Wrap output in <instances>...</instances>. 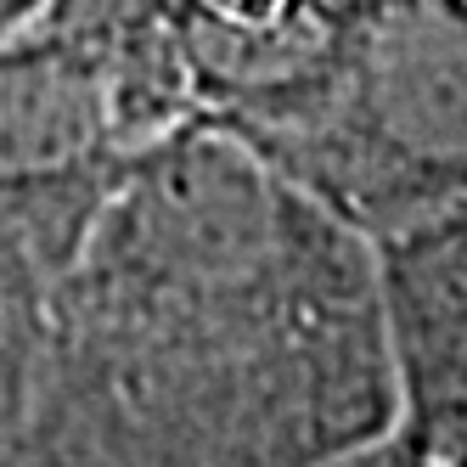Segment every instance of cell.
I'll list each match as a JSON object with an SVG mask.
<instances>
[{"label": "cell", "mask_w": 467, "mask_h": 467, "mask_svg": "<svg viewBox=\"0 0 467 467\" xmlns=\"http://www.w3.org/2000/svg\"><path fill=\"white\" fill-rule=\"evenodd\" d=\"M394 428L372 237L192 113L46 287L23 445L62 462H366Z\"/></svg>", "instance_id": "6da1fadb"}, {"label": "cell", "mask_w": 467, "mask_h": 467, "mask_svg": "<svg viewBox=\"0 0 467 467\" xmlns=\"http://www.w3.org/2000/svg\"><path fill=\"white\" fill-rule=\"evenodd\" d=\"M192 102L366 237L467 197V0H298L276 23L186 6Z\"/></svg>", "instance_id": "7a4b0ae2"}, {"label": "cell", "mask_w": 467, "mask_h": 467, "mask_svg": "<svg viewBox=\"0 0 467 467\" xmlns=\"http://www.w3.org/2000/svg\"><path fill=\"white\" fill-rule=\"evenodd\" d=\"M130 152L90 57L35 23L0 46V237L46 276L74 259Z\"/></svg>", "instance_id": "3957f363"}, {"label": "cell", "mask_w": 467, "mask_h": 467, "mask_svg": "<svg viewBox=\"0 0 467 467\" xmlns=\"http://www.w3.org/2000/svg\"><path fill=\"white\" fill-rule=\"evenodd\" d=\"M394 428L372 467H467V197L372 237Z\"/></svg>", "instance_id": "277c9868"}, {"label": "cell", "mask_w": 467, "mask_h": 467, "mask_svg": "<svg viewBox=\"0 0 467 467\" xmlns=\"http://www.w3.org/2000/svg\"><path fill=\"white\" fill-rule=\"evenodd\" d=\"M186 6L192 0H46L35 28L96 62L124 141L147 147L197 113L181 40Z\"/></svg>", "instance_id": "5b68a950"}, {"label": "cell", "mask_w": 467, "mask_h": 467, "mask_svg": "<svg viewBox=\"0 0 467 467\" xmlns=\"http://www.w3.org/2000/svg\"><path fill=\"white\" fill-rule=\"evenodd\" d=\"M197 12H209L220 23H237V28H254V23H276L282 12H293L298 0H192Z\"/></svg>", "instance_id": "8992f818"}, {"label": "cell", "mask_w": 467, "mask_h": 467, "mask_svg": "<svg viewBox=\"0 0 467 467\" xmlns=\"http://www.w3.org/2000/svg\"><path fill=\"white\" fill-rule=\"evenodd\" d=\"M40 6L46 0H0V46H6L12 35H23V28L40 17Z\"/></svg>", "instance_id": "52a82bcc"}]
</instances>
